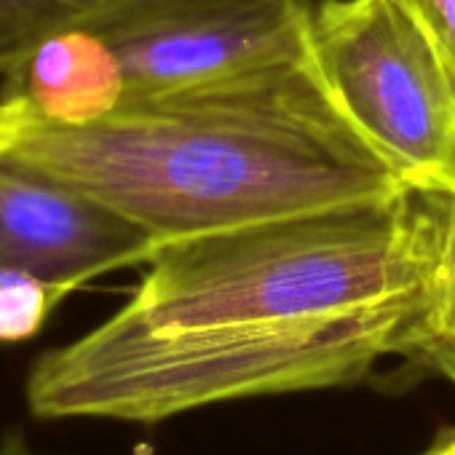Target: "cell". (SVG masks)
<instances>
[{
  "instance_id": "12",
  "label": "cell",
  "mask_w": 455,
  "mask_h": 455,
  "mask_svg": "<svg viewBox=\"0 0 455 455\" xmlns=\"http://www.w3.org/2000/svg\"><path fill=\"white\" fill-rule=\"evenodd\" d=\"M423 455H455V442H452L447 434H442Z\"/></svg>"
},
{
  "instance_id": "5",
  "label": "cell",
  "mask_w": 455,
  "mask_h": 455,
  "mask_svg": "<svg viewBox=\"0 0 455 455\" xmlns=\"http://www.w3.org/2000/svg\"><path fill=\"white\" fill-rule=\"evenodd\" d=\"M156 242L86 193L0 156V266L68 295L108 274L148 266Z\"/></svg>"
},
{
  "instance_id": "4",
  "label": "cell",
  "mask_w": 455,
  "mask_h": 455,
  "mask_svg": "<svg viewBox=\"0 0 455 455\" xmlns=\"http://www.w3.org/2000/svg\"><path fill=\"white\" fill-rule=\"evenodd\" d=\"M314 0H118L84 28L118 57L145 100L306 60Z\"/></svg>"
},
{
  "instance_id": "3",
  "label": "cell",
  "mask_w": 455,
  "mask_h": 455,
  "mask_svg": "<svg viewBox=\"0 0 455 455\" xmlns=\"http://www.w3.org/2000/svg\"><path fill=\"white\" fill-rule=\"evenodd\" d=\"M308 65L362 140L412 190L455 193V78L402 0H319Z\"/></svg>"
},
{
  "instance_id": "9",
  "label": "cell",
  "mask_w": 455,
  "mask_h": 455,
  "mask_svg": "<svg viewBox=\"0 0 455 455\" xmlns=\"http://www.w3.org/2000/svg\"><path fill=\"white\" fill-rule=\"evenodd\" d=\"M68 292L30 271L0 266V346L33 340Z\"/></svg>"
},
{
  "instance_id": "6",
  "label": "cell",
  "mask_w": 455,
  "mask_h": 455,
  "mask_svg": "<svg viewBox=\"0 0 455 455\" xmlns=\"http://www.w3.org/2000/svg\"><path fill=\"white\" fill-rule=\"evenodd\" d=\"M0 92L25 97L57 124L81 126L110 116L124 102L126 81L118 57L97 33L68 28L38 44Z\"/></svg>"
},
{
  "instance_id": "1",
  "label": "cell",
  "mask_w": 455,
  "mask_h": 455,
  "mask_svg": "<svg viewBox=\"0 0 455 455\" xmlns=\"http://www.w3.org/2000/svg\"><path fill=\"white\" fill-rule=\"evenodd\" d=\"M442 206L404 188L158 244L116 314L36 359L28 407L41 420L158 423L356 383L407 351Z\"/></svg>"
},
{
  "instance_id": "10",
  "label": "cell",
  "mask_w": 455,
  "mask_h": 455,
  "mask_svg": "<svg viewBox=\"0 0 455 455\" xmlns=\"http://www.w3.org/2000/svg\"><path fill=\"white\" fill-rule=\"evenodd\" d=\"M442 49L455 78V0H402Z\"/></svg>"
},
{
  "instance_id": "7",
  "label": "cell",
  "mask_w": 455,
  "mask_h": 455,
  "mask_svg": "<svg viewBox=\"0 0 455 455\" xmlns=\"http://www.w3.org/2000/svg\"><path fill=\"white\" fill-rule=\"evenodd\" d=\"M404 359L423 362L455 383V193L444 196L423 306L410 332Z\"/></svg>"
},
{
  "instance_id": "13",
  "label": "cell",
  "mask_w": 455,
  "mask_h": 455,
  "mask_svg": "<svg viewBox=\"0 0 455 455\" xmlns=\"http://www.w3.org/2000/svg\"><path fill=\"white\" fill-rule=\"evenodd\" d=\"M447 436H450V439L455 442V428H452V431H447Z\"/></svg>"
},
{
  "instance_id": "11",
  "label": "cell",
  "mask_w": 455,
  "mask_h": 455,
  "mask_svg": "<svg viewBox=\"0 0 455 455\" xmlns=\"http://www.w3.org/2000/svg\"><path fill=\"white\" fill-rule=\"evenodd\" d=\"M0 455H41V452H36L20 431H12L0 442Z\"/></svg>"
},
{
  "instance_id": "8",
  "label": "cell",
  "mask_w": 455,
  "mask_h": 455,
  "mask_svg": "<svg viewBox=\"0 0 455 455\" xmlns=\"http://www.w3.org/2000/svg\"><path fill=\"white\" fill-rule=\"evenodd\" d=\"M118 0H0V78L12 76L49 36L84 28Z\"/></svg>"
},
{
  "instance_id": "2",
  "label": "cell",
  "mask_w": 455,
  "mask_h": 455,
  "mask_svg": "<svg viewBox=\"0 0 455 455\" xmlns=\"http://www.w3.org/2000/svg\"><path fill=\"white\" fill-rule=\"evenodd\" d=\"M0 156L140 225L158 244L404 190L316 81L308 57L68 126L0 92Z\"/></svg>"
}]
</instances>
